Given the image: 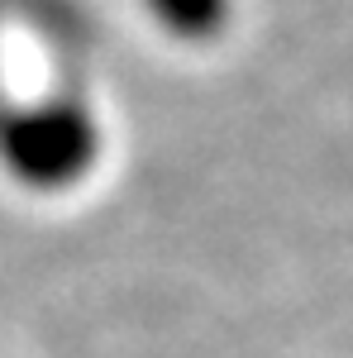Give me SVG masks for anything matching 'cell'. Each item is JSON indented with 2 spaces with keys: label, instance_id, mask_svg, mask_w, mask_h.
Listing matches in <instances>:
<instances>
[{
  "label": "cell",
  "instance_id": "6da1fadb",
  "mask_svg": "<svg viewBox=\"0 0 353 358\" xmlns=\"http://www.w3.org/2000/svg\"><path fill=\"white\" fill-rule=\"evenodd\" d=\"M101 153V129L77 101H38L0 120V163L34 192L77 187Z\"/></svg>",
  "mask_w": 353,
  "mask_h": 358
},
{
  "label": "cell",
  "instance_id": "7a4b0ae2",
  "mask_svg": "<svg viewBox=\"0 0 353 358\" xmlns=\"http://www.w3.org/2000/svg\"><path fill=\"white\" fill-rule=\"evenodd\" d=\"M143 10L153 15V24L182 38V43H206L224 34L229 15H234V0H143Z\"/></svg>",
  "mask_w": 353,
  "mask_h": 358
}]
</instances>
